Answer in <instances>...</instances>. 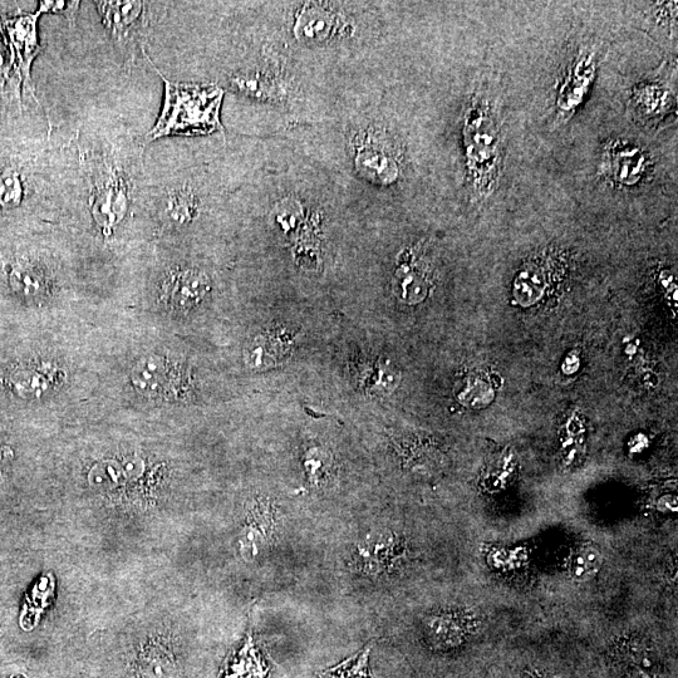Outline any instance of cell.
<instances>
[{
  "mask_svg": "<svg viewBox=\"0 0 678 678\" xmlns=\"http://www.w3.org/2000/svg\"><path fill=\"white\" fill-rule=\"evenodd\" d=\"M463 144L471 194L488 199L499 189L503 174L504 136L495 103L483 92L471 97L465 108Z\"/></svg>",
  "mask_w": 678,
  "mask_h": 678,
  "instance_id": "cell-1",
  "label": "cell"
},
{
  "mask_svg": "<svg viewBox=\"0 0 678 678\" xmlns=\"http://www.w3.org/2000/svg\"><path fill=\"white\" fill-rule=\"evenodd\" d=\"M160 76L165 83V102L149 140L166 136H204L223 131L220 108L224 91L221 88L183 85L166 80L161 73Z\"/></svg>",
  "mask_w": 678,
  "mask_h": 678,
  "instance_id": "cell-2",
  "label": "cell"
},
{
  "mask_svg": "<svg viewBox=\"0 0 678 678\" xmlns=\"http://www.w3.org/2000/svg\"><path fill=\"white\" fill-rule=\"evenodd\" d=\"M652 166V157L645 147L638 142L617 137L604 145L599 171L612 185L633 188L651 175Z\"/></svg>",
  "mask_w": 678,
  "mask_h": 678,
  "instance_id": "cell-3",
  "label": "cell"
},
{
  "mask_svg": "<svg viewBox=\"0 0 678 678\" xmlns=\"http://www.w3.org/2000/svg\"><path fill=\"white\" fill-rule=\"evenodd\" d=\"M356 165L362 176L378 185H391L401 175V152L380 130L358 137Z\"/></svg>",
  "mask_w": 678,
  "mask_h": 678,
  "instance_id": "cell-4",
  "label": "cell"
},
{
  "mask_svg": "<svg viewBox=\"0 0 678 678\" xmlns=\"http://www.w3.org/2000/svg\"><path fill=\"white\" fill-rule=\"evenodd\" d=\"M597 73L596 52L582 49L565 70L558 88L555 112L560 121L571 120L584 105L596 82Z\"/></svg>",
  "mask_w": 678,
  "mask_h": 678,
  "instance_id": "cell-5",
  "label": "cell"
},
{
  "mask_svg": "<svg viewBox=\"0 0 678 678\" xmlns=\"http://www.w3.org/2000/svg\"><path fill=\"white\" fill-rule=\"evenodd\" d=\"M39 14H19L16 17H0V28L7 34L8 47L11 49L12 66L16 71L22 86L27 88L31 95L34 92L31 70L34 58L39 52L37 37V21Z\"/></svg>",
  "mask_w": 678,
  "mask_h": 678,
  "instance_id": "cell-6",
  "label": "cell"
},
{
  "mask_svg": "<svg viewBox=\"0 0 678 678\" xmlns=\"http://www.w3.org/2000/svg\"><path fill=\"white\" fill-rule=\"evenodd\" d=\"M131 378L136 390L142 395L159 399L174 391L178 373L166 358L150 355L136 363Z\"/></svg>",
  "mask_w": 678,
  "mask_h": 678,
  "instance_id": "cell-7",
  "label": "cell"
},
{
  "mask_svg": "<svg viewBox=\"0 0 678 678\" xmlns=\"http://www.w3.org/2000/svg\"><path fill=\"white\" fill-rule=\"evenodd\" d=\"M210 291L208 275L198 269L178 270L170 275L164 286L167 304L176 311L186 312L203 301Z\"/></svg>",
  "mask_w": 678,
  "mask_h": 678,
  "instance_id": "cell-8",
  "label": "cell"
},
{
  "mask_svg": "<svg viewBox=\"0 0 678 678\" xmlns=\"http://www.w3.org/2000/svg\"><path fill=\"white\" fill-rule=\"evenodd\" d=\"M430 287L429 267L424 260L411 252L402 255L393 278V288L401 301L410 304L424 301Z\"/></svg>",
  "mask_w": 678,
  "mask_h": 678,
  "instance_id": "cell-9",
  "label": "cell"
},
{
  "mask_svg": "<svg viewBox=\"0 0 678 678\" xmlns=\"http://www.w3.org/2000/svg\"><path fill=\"white\" fill-rule=\"evenodd\" d=\"M93 198V216L101 228L111 229L124 219L129 208V190L124 180L108 179L98 186Z\"/></svg>",
  "mask_w": 678,
  "mask_h": 678,
  "instance_id": "cell-10",
  "label": "cell"
},
{
  "mask_svg": "<svg viewBox=\"0 0 678 678\" xmlns=\"http://www.w3.org/2000/svg\"><path fill=\"white\" fill-rule=\"evenodd\" d=\"M341 27V19L323 4H309L298 14L294 31L303 42L319 44L331 41Z\"/></svg>",
  "mask_w": 678,
  "mask_h": 678,
  "instance_id": "cell-11",
  "label": "cell"
},
{
  "mask_svg": "<svg viewBox=\"0 0 678 678\" xmlns=\"http://www.w3.org/2000/svg\"><path fill=\"white\" fill-rule=\"evenodd\" d=\"M631 105L646 120H660L672 111L673 95L663 83L641 82L633 87Z\"/></svg>",
  "mask_w": 678,
  "mask_h": 678,
  "instance_id": "cell-12",
  "label": "cell"
},
{
  "mask_svg": "<svg viewBox=\"0 0 678 678\" xmlns=\"http://www.w3.org/2000/svg\"><path fill=\"white\" fill-rule=\"evenodd\" d=\"M96 6L106 27L119 39H125L136 31L137 24L141 22L146 11V4L135 0L97 2Z\"/></svg>",
  "mask_w": 678,
  "mask_h": 678,
  "instance_id": "cell-13",
  "label": "cell"
},
{
  "mask_svg": "<svg viewBox=\"0 0 678 678\" xmlns=\"http://www.w3.org/2000/svg\"><path fill=\"white\" fill-rule=\"evenodd\" d=\"M268 663L255 646L252 633H248L243 646L225 663L223 678H267Z\"/></svg>",
  "mask_w": 678,
  "mask_h": 678,
  "instance_id": "cell-14",
  "label": "cell"
},
{
  "mask_svg": "<svg viewBox=\"0 0 678 678\" xmlns=\"http://www.w3.org/2000/svg\"><path fill=\"white\" fill-rule=\"evenodd\" d=\"M547 287V275L543 265L537 262L525 263L513 283V296L520 306L530 307L543 297Z\"/></svg>",
  "mask_w": 678,
  "mask_h": 678,
  "instance_id": "cell-15",
  "label": "cell"
},
{
  "mask_svg": "<svg viewBox=\"0 0 678 678\" xmlns=\"http://www.w3.org/2000/svg\"><path fill=\"white\" fill-rule=\"evenodd\" d=\"M9 283L13 291L28 299H36L47 293L49 283L46 273L36 264L18 262L9 272Z\"/></svg>",
  "mask_w": 678,
  "mask_h": 678,
  "instance_id": "cell-16",
  "label": "cell"
},
{
  "mask_svg": "<svg viewBox=\"0 0 678 678\" xmlns=\"http://www.w3.org/2000/svg\"><path fill=\"white\" fill-rule=\"evenodd\" d=\"M27 179L13 164L0 165V213L21 208L27 198Z\"/></svg>",
  "mask_w": 678,
  "mask_h": 678,
  "instance_id": "cell-17",
  "label": "cell"
},
{
  "mask_svg": "<svg viewBox=\"0 0 678 678\" xmlns=\"http://www.w3.org/2000/svg\"><path fill=\"white\" fill-rule=\"evenodd\" d=\"M9 383L16 395L23 399H41L51 390V381L46 372L36 367L18 368L9 377Z\"/></svg>",
  "mask_w": 678,
  "mask_h": 678,
  "instance_id": "cell-18",
  "label": "cell"
},
{
  "mask_svg": "<svg viewBox=\"0 0 678 678\" xmlns=\"http://www.w3.org/2000/svg\"><path fill=\"white\" fill-rule=\"evenodd\" d=\"M625 662L632 678H660L662 666L655 652L642 643L626 648Z\"/></svg>",
  "mask_w": 678,
  "mask_h": 678,
  "instance_id": "cell-19",
  "label": "cell"
},
{
  "mask_svg": "<svg viewBox=\"0 0 678 678\" xmlns=\"http://www.w3.org/2000/svg\"><path fill=\"white\" fill-rule=\"evenodd\" d=\"M199 211V201L193 191L176 190L166 200L165 214L175 225L189 224Z\"/></svg>",
  "mask_w": 678,
  "mask_h": 678,
  "instance_id": "cell-20",
  "label": "cell"
},
{
  "mask_svg": "<svg viewBox=\"0 0 678 678\" xmlns=\"http://www.w3.org/2000/svg\"><path fill=\"white\" fill-rule=\"evenodd\" d=\"M232 86L238 92L259 100H273L280 95L277 83L260 73H239L233 78Z\"/></svg>",
  "mask_w": 678,
  "mask_h": 678,
  "instance_id": "cell-21",
  "label": "cell"
},
{
  "mask_svg": "<svg viewBox=\"0 0 678 678\" xmlns=\"http://www.w3.org/2000/svg\"><path fill=\"white\" fill-rule=\"evenodd\" d=\"M603 565L602 554L593 545H584L572 558V576L576 581L586 582L597 576Z\"/></svg>",
  "mask_w": 678,
  "mask_h": 678,
  "instance_id": "cell-22",
  "label": "cell"
},
{
  "mask_svg": "<svg viewBox=\"0 0 678 678\" xmlns=\"http://www.w3.org/2000/svg\"><path fill=\"white\" fill-rule=\"evenodd\" d=\"M121 464L116 460H103L93 466L90 473V483L97 489L112 490L124 483Z\"/></svg>",
  "mask_w": 678,
  "mask_h": 678,
  "instance_id": "cell-23",
  "label": "cell"
},
{
  "mask_svg": "<svg viewBox=\"0 0 678 678\" xmlns=\"http://www.w3.org/2000/svg\"><path fill=\"white\" fill-rule=\"evenodd\" d=\"M371 648H366L361 655L347 660L337 667L323 672L319 678H370L368 672V657H370Z\"/></svg>",
  "mask_w": 678,
  "mask_h": 678,
  "instance_id": "cell-24",
  "label": "cell"
},
{
  "mask_svg": "<svg viewBox=\"0 0 678 678\" xmlns=\"http://www.w3.org/2000/svg\"><path fill=\"white\" fill-rule=\"evenodd\" d=\"M430 635L437 645L452 647L463 641V628L451 618H437L430 623Z\"/></svg>",
  "mask_w": 678,
  "mask_h": 678,
  "instance_id": "cell-25",
  "label": "cell"
},
{
  "mask_svg": "<svg viewBox=\"0 0 678 678\" xmlns=\"http://www.w3.org/2000/svg\"><path fill=\"white\" fill-rule=\"evenodd\" d=\"M494 392L488 383L480 380H474L465 387L460 395L461 402L473 407H481L490 404L493 400Z\"/></svg>",
  "mask_w": 678,
  "mask_h": 678,
  "instance_id": "cell-26",
  "label": "cell"
},
{
  "mask_svg": "<svg viewBox=\"0 0 678 678\" xmlns=\"http://www.w3.org/2000/svg\"><path fill=\"white\" fill-rule=\"evenodd\" d=\"M67 9L68 3L63 2V0L61 2H49V0H46V2H39L37 13L41 16L43 13H60L67 11Z\"/></svg>",
  "mask_w": 678,
  "mask_h": 678,
  "instance_id": "cell-27",
  "label": "cell"
},
{
  "mask_svg": "<svg viewBox=\"0 0 678 678\" xmlns=\"http://www.w3.org/2000/svg\"><path fill=\"white\" fill-rule=\"evenodd\" d=\"M523 678H555V677H550V676L544 675V673L539 672L537 670H532V671H525Z\"/></svg>",
  "mask_w": 678,
  "mask_h": 678,
  "instance_id": "cell-28",
  "label": "cell"
}]
</instances>
